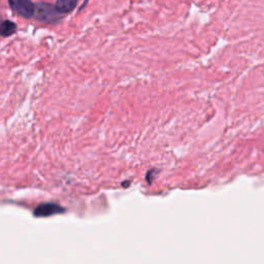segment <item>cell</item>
I'll return each instance as SVG.
<instances>
[{"mask_svg": "<svg viewBox=\"0 0 264 264\" xmlns=\"http://www.w3.org/2000/svg\"><path fill=\"white\" fill-rule=\"evenodd\" d=\"M13 11L24 18H29L34 14L35 7L30 0H8Z\"/></svg>", "mask_w": 264, "mask_h": 264, "instance_id": "1", "label": "cell"}, {"mask_svg": "<svg viewBox=\"0 0 264 264\" xmlns=\"http://www.w3.org/2000/svg\"><path fill=\"white\" fill-rule=\"evenodd\" d=\"M64 210L60 208L59 205L54 204V203H45V204H40L35 209L34 215L36 217H50L56 214H60Z\"/></svg>", "mask_w": 264, "mask_h": 264, "instance_id": "2", "label": "cell"}, {"mask_svg": "<svg viewBox=\"0 0 264 264\" xmlns=\"http://www.w3.org/2000/svg\"><path fill=\"white\" fill-rule=\"evenodd\" d=\"M58 12L59 11L57 10L56 7H53L48 3H40L36 7V16L41 20L55 19V16Z\"/></svg>", "mask_w": 264, "mask_h": 264, "instance_id": "3", "label": "cell"}, {"mask_svg": "<svg viewBox=\"0 0 264 264\" xmlns=\"http://www.w3.org/2000/svg\"><path fill=\"white\" fill-rule=\"evenodd\" d=\"M78 0H57L56 8L59 12H69L76 7Z\"/></svg>", "mask_w": 264, "mask_h": 264, "instance_id": "4", "label": "cell"}, {"mask_svg": "<svg viewBox=\"0 0 264 264\" xmlns=\"http://www.w3.org/2000/svg\"><path fill=\"white\" fill-rule=\"evenodd\" d=\"M16 29H17V26L14 23L10 21H3L1 26H0V34L4 37L9 36L16 32Z\"/></svg>", "mask_w": 264, "mask_h": 264, "instance_id": "5", "label": "cell"}, {"mask_svg": "<svg viewBox=\"0 0 264 264\" xmlns=\"http://www.w3.org/2000/svg\"><path fill=\"white\" fill-rule=\"evenodd\" d=\"M1 21H2V20H1V18H0V26H1V24H2Z\"/></svg>", "mask_w": 264, "mask_h": 264, "instance_id": "6", "label": "cell"}]
</instances>
